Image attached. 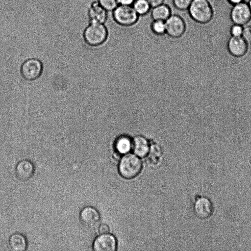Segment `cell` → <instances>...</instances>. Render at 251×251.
Returning <instances> with one entry per match:
<instances>
[{
  "mask_svg": "<svg viewBox=\"0 0 251 251\" xmlns=\"http://www.w3.org/2000/svg\"><path fill=\"white\" fill-rule=\"evenodd\" d=\"M193 0H172L173 5L179 11L187 10Z\"/></svg>",
  "mask_w": 251,
  "mask_h": 251,
  "instance_id": "7402d4cb",
  "label": "cell"
},
{
  "mask_svg": "<svg viewBox=\"0 0 251 251\" xmlns=\"http://www.w3.org/2000/svg\"><path fill=\"white\" fill-rule=\"evenodd\" d=\"M111 13L114 21L123 26L133 25L139 18L132 6L119 5Z\"/></svg>",
  "mask_w": 251,
  "mask_h": 251,
  "instance_id": "277c9868",
  "label": "cell"
},
{
  "mask_svg": "<svg viewBox=\"0 0 251 251\" xmlns=\"http://www.w3.org/2000/svg\"><path fill=\"white\" fill-rule=\"evenodd\" d=\"M152 20L165 21L172 14V9L167 3H162L151 8L150 12Z\"/></svg>",
  "mask_w": 251,
  "mask_h": 251,
  "instance_id": "2e32d148",
  "label": "cell"
},
{
  "mask_svg": "<svg viewBox=\"0 0 251 251\" xmlns=\"http://www.w3.org/2000/svg\"><path fill=\"white\" fill-rule=\"evenodd\" d=\"M248 47V42L242 36H230L226 43V49L229 54L237 58H242L247 54Z\"/></svg>",
  "mask_w": 251,
  "mask_h": 251,
  "instance_id": "9c48e42d",
  "label": "cell"
},
{
  "mask_svg": "<svg viewBox=\"0 0 251 251\" xmlns=\"http://www.w3.org/2000/svg\"><path fill=\"white\" fill-rule=\"evenodd\" d=\"M227 2L231 4V5H233L241 2H242L243 1H245V0H226Z\"/></svg>",
  "mask_w": 251,
  "mask_h": 251,
  "instance_id": "83f0119b",
  "label": "cell"
},
{
  "mask_svg": "<svg viewBox=\"0 0 251 251\" xmlns=\"http://www.w3.org/2000/svg\"><path fill=\"white\" fill-rule=\"evenodd\" d=\"M91 22L104 24L108 17V12L100 6L98 0L92 2L88 11Z\"/></svg>",
  "mask_w": 251,
  "mask_h": 251,
  "instance_id": "4fadbf2b",
  "label": "cell"
},
{
  "mask_svg": "<svg viewBox=\"0 0 251 251\" xmlns=\"http://www.w3.org/2000/svg\"><path fill=\"white\" fill-rule=\"evenodd\" d=\"M194 209L195 214L198 218L204 219L211 215L213 207L211 202L208 199L201 198L197 200Z\"/></svg>",
  "mask_w": 251,
  "mask_h": 251,
  "instance_id": "7c38bea8",
  "label": "cell"
},
{
  "mask_svg": "<svg viewBox=\"0 0 251 251\" xmlns=\"http://www.w3.org/2000/svg\"><path fill=\"white\" fill-rule=\"evenodd\" d=\"M151 31L156 35L161 36L166 34V25L165 21L152 20L150 24Z\"/></svg>",
  "mask_w": 251,
  "mask_h": 251,
  "instance_id": "ffe728a7",
  "label": "cell"
},
{
  "mask_svg": "<svg viewBox=\"0 0 251 251\" xmlns=\"http://www.w3.org/2000/svg\"><path fill=\"white\" fill-rule=\"evenodd\" d=\"M93 248L95 251H114L117 248V241L112 234H101L94 240Z\"/></svg>",
  "mask_w": 251,
  "mask_h": 251,
  "instance_id": "30bf717a",
  "label": "cell"
},
{
  "mask_svg": "<svg viewBox=\"0 0 251 251\" xmlns=\"http://www.w3.org/2000/svg\"><path fill=\"white\" fill-rule=\"evenodd\" d=\"M132 139L126 135L119 136L114 143L116 151L120 154H126L132 149Z\"/></svg>",
  "mask_w": 251,
  "mask_h": 251,
  "instance_id": "ac0fdd59",
  "label": "cell"
},
{
  "mask_svg": "<svg viewBox=\"0 0 251 251\" xmlns=\"http://www.w3.org/2000/svg\"><path fill=\"white\" fill-rule=\"evenodd\" d=\"M9 246L13 251H24L27 248V242L25 236L20 233H14L8 241Z\"/></svg>",
  "mask_w": 251,
  "mask_h": 251,
  "instance_id": "e0dca14e",
  "label": "cell"
},
{
  "mask_svg": "<svg viewBox=\"0 0 251 251\" xmlns=\"http://www.w3.org/2000/svg\"><path fill=\"white\" fill-rule=\"evenodd\" d=\"M206 1L213 7L217 4L218 0H206Z\"/></svg>",
  "mask_w": 251,
  "mask_h": 251,
  "instance_id": "f1b7e54d",
  "label": "cell"
},
{
  "mask_svg": "<svg viewBox=\"0 0 251 251\" xmlns=\"http://www.w3.org/2000/svg\"><path fill=\"white\" fill-rule=\"evenodd\" d=\"M98 231L100 234L108 233L109 227L107 225L103 224L99 226Z\"/></svg>",
  "mask_w": 251,
  "mask_h": 251,
  "instance_id": "d4e9b609",
  "label": "cell"
},
{
  "mask_svg": "<svg viewBox=\"0 0 251 251\" xmlns=\"http://www.w3.org/2000/svg\"><path fill=\"white\" fill-rule=\"evenodd\" d=\"M150 145L148 140L142 136H136L132 139V151L138 157L146 156L149 151Z\"/></svg>",
  "mask_w": 251,
  "mask_h": 251,
  "instance_id": "9a60e30c",
  "label": "cell"
},
{
  "mask_svg": "<svg viewBox=\"0 0 251 251\" xmlns=\"http://www.w3.org/2000/svg\"><path fill=\"white\" fill-rule=\"evenodd\" d=\"M244 26L237 24H233L230 26L229 32L231 36L241 37L242 36Z\"/></svg>",
  "mask_w": 251,
  "mask_h": 251,
  "instance_id": "603a6c76",
  "label": "cell"
},
{
  "mask_svg": "<svg viewBox=\"0 0 251 251\" xmlns=\"http://www.w3.org/2000/svg\"><path fill=\"white\" fill-rule=\"evenodd\" d=\"M35 167L32 162L28 160H22L16 165L15 173L17 179L21 181H26L33 176Z\"/></svg>",
  "mask_w": 251,
  "mask_h": 251,
  "instance_id": "8fae6325",
  "label": "cell"
},
{
  "mask_svg": "<svg viewBox=\"0 0 251 251\" xmlns=\"http://www.w3.org/2000/svg\"><path fill=\"white\" fill-rule=\"evenodd\" d=\"M108 30L104 24L91 22L83 33L85 43L89 46L97 47L107 40Z\"/></svg>",
  "mask_w": 251,
  "mask_h": 251,
  "instance_id": "7a4b0ae2",
  "label": "cell"
},
{
  "mask_svg": "<svg viewBox=\"0 0 251 251\" xmlns=\"http://www.w3.org/2000/svg\"><path fill=\"white\" fill-rule=\"evenodd\" d=\"M147 164L152 168L156 167L162 162L163 159V152L161 148L156 144H152L147 155L146 156Z\"/></svg>",
  "mask_w": 251,
  "mask_h": 251,
  "instance_id": "5bb4252c",
  "label": "cell"
},
{
  "mask_svg": "<svg viewBox=\"0 0 251 251\" xmlns=\"http://www.w3.org/2000/svg\"><path fill=\"white\" fill-rule=\"evenodd\" d=\"M135 0H118L119 5L132 6Z\"/></svg>",
  "mask_w": 251,
  "mask_h": 251,
  "instance_id": "4316f807",
  "label": "cell"
},
{
  "mask_svg": "<svg viewBox=\"0 0 251 251\" xmlns=\"http://www.w3.org/2000/svg\"><path fill=\"white\" fill-rule=\"evenodd\" d=\"M230 18L233 24L246 25L251 20V10L247 2L232 5L230 12Z\"/></svg>",
  "mask_w": 251,
  "mask_h": 251,
  "instance_id": "52a82bcc",
  "label": "cell"
},
{
  "mask_svg": "<svg viewBox=\"0 0 251 251\" xmlns=\"http://www.w3.org/2000/svg\"><path fill=\"white\" fill-rule=\"evenodd\" d=\"M165 23L166 34L172 38H178L181 37L185 32V21L179 15L172 14Z\"/></svg>",
  "mask_w": 251,
  "mask_h": 251,
  "instance_id": "8992f818",
  "label": "cell"
},
{
  "mask_svg": "<svg viewBox=\"0 0 251 251\" xmlns=\"http://www.w3.org/2000/svg\"><path fill=\"white\" fill-rule=\"evenodd\" d=\"M248 4H249V6L250 7V8L251 10V0H249V2H248Z\"/></svg>",
  "mask_w": 251,
  "mask_h": 251,
  "instance_id": "f546056e",
  "label": "cell"
},
{
  "mask_svg": "<svg viewBox=\"0 0 251 251\" xmlns=\"http://www.w3.org/2000/svg\"></svg>",
  "mask_w": 251,
  "mask_h": 251,
  "instance_id": "1f68e13d",
  "label": "cell"
},
{
  "mask_svg": "<svg viewBox=\"0 0 251 251\" xmlns=\"http://www.w3.org/2000/svg\"><path fill=\"white\" fill-rule=\"evenodd\" d=\"M242 37L244 38L248 43L251 42V25L244 26Z\"/></svg>",
  "mask_w": 251,
  "mask_h": 251,
  "instance_id": "cb8c5ba5",
  "label": "cell"
},
{
  "mask_svg": "<svg viewBox=\"0 0 251 251\" xmlns=\"http://www.w3.org/2000/svg\"><path fill=\"white\" fill-rule=\"evenodd\" d=\"M187 11L190 18L201 25L210 23L214 16L213 7L206 0H193Z\"/></svg>",
  "mask_w": 251,
  "mask_h": 251,
  "instance_id": "6da1fadb",
  "label": "cell"
},
{
  "mask_svg": "<svg viewBox=\"0 0 251 251\" xmlns=\"http://www.w3.org/2000/svg\"><path fill=\"white\" fill-rule=\"evenodd\" d=\"M151 8L163 3L165 0H147Z\"/></svg>",
  "mask_w": 251,
  "mask_h": 251,
  "instance_id": "484cf974",
  "label": "cell"
},
{
  "mask_svg": "<svg viewBox=\"0 0 251 251\" xmlns=\"http://www.w3.org/2000/svg\"><path fill=\"white\" fill-rule=\"evenodd\" d=\"M79 219L85 228L93 231L99 226L100 217L97 209L91 206H86L80 211Z\"/></svg>",
  "mask_w": 251,
  "mask_h": 251,
  "instance_id": "ba28073f",
  "label": "cell"
},
{
  "mask_svg": "<svg viewBox=\"0 0 251 251\" xmlns=\"http://www.w3.org/2000/svg\"></svg>",
  "mask_w": 251,
  "mask_h": 251,
  "instance_id": "d6a6232c",
  "label": "cell"
},
{
  "mask_svg": "<svg viewBox=\"0 0 251 251\" xmlns=\"http://www.w3.org/2000/svg\"><path fill=\"white\" fill-rule=\"evenodd\" d=\"M99 4L107 12H112L119 4L118 0H98Z\"/></svg>",
  "mask_w": 251,
  "mask_h": 251,
  "instance_id": "44dd1931",
  "label": "cell"
},
{
  "mask_svg": "<svg viewBox=\"0 0 251 251\" xmlns=\"http://www.w3.org/2000/svg\"><path fill=\"white\" fill-rule=\"evenodd\" d=\"M43 70L42 62L37 58H31L25 60L21 65L20 72L23 78L27 81L38 79Z\"/></svg>",
  "mask_w": 251,
  "mask_h": 251,
  "instance_id": "5b68a950",
  "label": "cell"
},
{
  "mask_svg": "<svg viewBox=\"0 0 251 251\" xmlns=\"http://www.w3.org/2000/svg\"><path fill=\"white\" fill-rule=\"evenodd\" d=\"M142 163L137 155L126 154L123 156L119 165V172L123 178L130 179L135 177L141 172Z\"/></svg>",
  "mask_w": 251,
  "mask_h": 251,
  "instance_id": "3957f363",
  "label": "cell"
},
{
  "mask_svg": "<svg viewBox=\"0 0 251 251\" xmlns=\"http://www.w3.org/2000/svg\"><path fill=\"white\" fill-rule=\"evenodd\" d=\"M132 6L139 16L147 15L151 9L147 0H135Z\"/></svg>",
  "mask_w": 251,
  "mask_h": 251,
  "instance_id": "d6986e66",
  "label": "cell"
},
{
  "mask_svg": "<svg viewBox=\"0 0 251 251\" xmlns=\"http://www.w3.org/2000/svg\"><path fill=\"white\" fill-rule=\"evenodd\" d=\"M22 5H21V6H22ZM28 7H30V6H28ZM38 8H40V7H38Z\"/></svg>",
  "mask_w": 251,
  "mask_h": 251,
  "instance_id": "4dcf8cb0",
  "label": "cell"
}]
</instances>
